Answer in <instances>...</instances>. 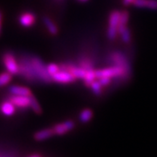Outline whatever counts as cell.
I'll return each mask as SVG.
<instances>
[{
    "mask_svg": "<svg viewBox=\"0 0 157 157\" xmlns=\"http://www.w3.org/2000/svg\"><path fill=\"white\" fill-rule=\"evenodd\" d=\"M16 107L10 100L4 101L0 104V113L6 117H11L15 113Z\"/></svg>",
    "mask_w": 157,
    "mask_h": 157,
    "instance_id": "cell-11",
    "label": "cell"
},
{
    "mask_svg": "<svg viewBox=\"0 0 157 157\" xmlns=\"http://www.w3.org/2000/svg\"><path fill=\"white\" fill-rule=\"evenodd\" d=\"M75 128V123L72 121H67L63 123L57 124L53 127L55 134L57 136H63L68 132L72 131Z\"/></svg>",
    "mask_w": 157,
    "mask_h": 157,
    "instance_id": "cell-8",
    "label": "cell"
},
{
    "mask_svg": "<svg viewBox=\"0 0 157 157\" xmlns=\"http://www.w3.org/2000/svg\"><path fill=\"white\" fill-rule=\"evenodd\" d=\"M119 34L121 36L122 41L124 43H129L131 42V32H130V30L127 26L124 28L123 30H122Z\"/></svg>",
    "mask_w": 157,
    "mask_h": 157,
    "instance_id": "cell-21",
    "label": "cell"
},
{
    "mask_svg": "<svg viewBox=\"0 0 157 157\" xmlns=\"http://www.w3.org/2000/svg\"><path fill=\"white\" fill-rule=\"evenodd\" d=\"M2 12L0 11V34L2 31Z\"/></svg>",
    "mask_w": 157,
    "mask_h": 157,
    "instance_id": "cell-26",
    "label": "cell"
},
{
    "mask_svg": "<svg viewBox=\"0 0 157 157\" xmlns=\"http://www.w3.org/2000/svg\"><path fill=\"white\" fill-rule=\"evenodd\" d=\"M129 74V72L116 66H112L111 67L96 70V75L98 79L100 78H104V77L110 78L111 79L112 78H127Z\"/></svg>",
    "mask_w": 157,
    "mask_h": 157,
    "instance_id": "cell-2",
    "label": "cell"
},
{
    "mask_svg": "<svg viewBox=\"0 0 157 157\" xmlns=\"http://www.w3.org/2000/svg\"><path fill=\"white\" fill-rule=\"evenodd\" d=\"M110 59H111V62L113 63V66L123 68L130 73L131 67H130L129 62L123 54L119 53V52H114L110 56Z\"/></svg>",
    "mask_w": 157,
    "mask_h": 157,
    "instance_id": "cell-7",
    "label": "cell"
},
{
    "mask_svg": "<svg viewBox=\"0 0 157 157\" xmlns=\"http://www.w3.org/2000/svg\"><path fill=\"white\" fill-rule=\"evenodd\" d=\"M19 74L23 78L28 82H34L36 80L35 74L32 67L30 58H21L19 60Z\"/></svg>",
    "mask_w": 157,
    "mask_h": 157,
    "instance_id": "cell-3",
    "label": "cell"
},
{
    "mask_svg": "<svg viewBox=\"0 0 157 157\" xmlns=\"http://www.w3.org/2000/svg\"><path fill=\"white\" fill-rule=\"evenodd\" d=\"M31 62L35 74L36 80H39L43 82H51L52 81V76L48 74L47 66L39 58L31 57Z\"/></svg>",
    "mask_w": 157,
    "mask_h": 157,
    "instance_id": "cell-1",
    "label": "cell"
},
{
    "mask_svg": "<svg viewBox=\"0 0 157 157\" xmlns=\"http://www.w3.org/2000/svg\"><path fill=\"white\" fill-rule=\"evenodd\" d=\"M96 70H94L93 69L92 70H87V73H86L85 78L84 79V82L85 83V85L88 87H89L91 86V84L94 82V81H96Z\"/></svg>",
    "mask_w": 157,
    "mask_h": 157,
    "instance_id": "cell-17",
    "label": "cell"
},
{
    "mask_svg": "<svg viewBox=\"0 0 157 157\" xmlns=\"http://www.w3.org/2000/svg\"><path fill=\"white\" fill-rule=\"evenodd\" d=\"M14 105L19 109H26L27 107H30V97H26V96H17L12 95L8 98Z\"/></svg>",
    "mask_w": 157,
    "mask_h": 157,
    "instance_id": "cell-9",
    "label": "cell"
},
{
    "mask_svg": "<svg viewBox=\"0 0 157 157\" xmlns=\"http://www.w3.org/2000/svg\"><path fill=\"white\" fill-rule=\"evenodd\" d=\"M2 62L6 71L12 75H17L19 73V61L16 59L15 56L11 52H6L2 54Z\"/></svg>",
    "mask_w": 157,
    "mask_h": 157,
    "instance_id": "cell-4",
    "label": "cell"
},
{
    "mask_svg": "<svg viewBox=\"0 0 157 157\" xmlns=\"http://www.w3.org/2000/svg\"><path fill=\"white\" fill-rule=\"evenodd\" d=\"M52 81L60 84H68L76 82V78L72 75L69 71L64 70H60L56 74L52 76Z\"/></svg>",
    "mask_w": 157,
    "mask_h": 157,
    "instance_id": "cell-6",
    "label": "cell"
},
{
    "mask_svg": "<svg viewBox=\"0 0 157 157\" xmlns=\"http://www.w3.org/2000/svg\"><path fill=\"white\" fill-rule=\"evenodd\" d=\"M28 157H42V156H41L40 155H39V154H34V155H31Z\"/></svg>",
    "mask_w": 157,
    "mask_h": 157,
    "instance_id": "cell-27",
    "label": "cell"
},
{
    "mask_svg": "<svg viewBox=\"0 0 157 157\" xmlns=\"http://www.w3.org/2000/svg\"><path fill=\"white\" fill-rule=\"evenodd\" d=\"M80 1H82V2H85V1H88V0H80Z\"/></svg>",
    "mask_w": 157,
    "mask_h": 157,
    "instance_id": "cell-28",
    "label": "cell"
},
{
    "mask_svg": "<svg viewBox=\"0 0 157 157\" xmlns=\"http://www.w3.org/2000/svg\"><path fill=\"white\" fill-rule=\"evenodd\" d=\"M134 1L135 0H123V3L125 5V6H129L131 4H133Z\"/></svg>",
    "mask_w": 157,
    "mask_h": 157,
    "instance_id": "cell-25",
    "label": "cell"
},
{
    "mask_svg": "<svg viewBox=\"0 0 157 157\" xmlns=\"http://www.w3.org/2000/svg\"><path fill=\"white\" fill-rule=\"evenodd\" d=\"M9 91L12 95L26 96V97H30L31 95H32L30 89H28L27 87H25V86H11L9 88Z\"/></svg>",
    "mask_w": 157,
    "mask_h": 157,
    "instance_id": "cell-13",
    "label": "cell"
},
{
    "mask_svg": "<svg viewBox=\"0 0 157 157\" xmlns=\"http://www.w3.org/2000/svg\"><path fill=\"white\" fill-rule=\"evenodd\" d=\"M43 23L51 34H52V35H56V34H58L59 30H58L57 26H56V23H55L50 18H48V17H44Z\"/></svg>",
    "mask_w": 157,
    "mask_h": 157,
    "instance_id": "cell-15",
    "label": "cell"
},
{
    "mask_svg": "<svg viewBox=\"0 0 157 157\" xmlns=\"http://www.w3.org/2000/svg\"><path fill=\"white\" fill-rule=\"evenodd\" d=\"M98 81L100 82V83L101 84V86H103V87H105V86H109L110 84H111V78H107V77H104V78H99Z\"/></svg>",
    "mask_w": 157,
    "mask_h": 157,
    "instance_id": "cell-24",
    "label": "cell"
},
{
    "mask_svg": "<svg viewBox=\"0 0 157 157\" xmlns=\"http://www.w3.org/2000/svg\"><path fill=\"white\" fill-rule=\"evenodd\" d=\"M133 5L136 7L157 10V0H135Z\"/></svg>",
    "mask_w": 157,
    "mask_h": 157,
    "instance_id": "cell-14",
    "label": "cell"
},
{
    "mask_svg": "<svg viewBox=\"0 0 157 157\" xmlns=\"http://www.w3.org/2000/svg\"><path fill=\"white\" fill-rule=\"evenodd\" d=\"M30 107L31 108V109L35 113H41L42 109H41V106L39 104L38 101L36 100L33 95L30 96Z\"/></svg>",
    "mask_w": 157,
    "mask_h": 157,
    "instance_id": "cell-19",
    "label": "cell"
},
{
    "mask_svg": "<svg viewBox=\"0 0 157 157\" xmlns=\"http://www.w3.org/2000/svg\"><path fill=\"white\" fill-rule=\"evenodd\" d=\"M120 11L114 10L110 14L108 18V28H107V37L111 40H114L118 35Z\"/></svg>",
    "mask_w": 157,
    "mask_h": 157,
    "instance_id": "cell-5",
    "label": "cell"
},
{
    "mask_svg": "<svg viewBox=\"0 0 157 157\" xmlns=\"http://www.w3.org/2000/svg\"><path fill=\"white\" fill-rule=\"evenodd\" d=\"M36 18L33 13L29 11L23 12L19 17V22L23 27H31L35 23Z\"/></svg>",
    "mask_w": 157,
    "mask_h": 157,
    "instance_id": "cell-10",
    "label": "cell"
},
{
    "mask_svg": "<svg viewBox=\"0 0 157 157\" xmlns=\"http://www.w3.org/2000/svg\"><path fill=\"white\" fill-rule=\"evenodd\" d=\"M47 70H48V74H50L51 76H52L55 74H56L58 71H60V66L59 65H57V64L51 63L47 66Z\"/></svg>",
    "mask_w": 157,
    "mask_h": 157,
    "instance_id": "cell-23",
    "label": "cell"
},
{
    "mask_svg": "<svg viewBox=\"0 0 157 157\" xmlns=\"http://www.w3.org/2000/svg\"><path fill=\"white\" fill-rule=\"evenodd\" d=\"M93 117V112L90 109H85L80 113V121L82 123H88L92 120Z\"/></svg>",
    "mask_w": 157,
    "mask_h": 157,
    "instance_id": "cell-16",
    "label": "cell"
},
{
    "mask_svg": "<svg viewBox=\"0 0 157 157\" xmlns=\"http://www.w3.org/2000/svg\"><path fill=\"white\" fill-rule=\"evenodd\" d=\"M79 64H80L79 66H80V67H82L86 70H92L93 69V63H92V60L90 59V58H82V59H80Z\"/></svg>",
    "mask_w": 157,
    "mask_h": 157,
    "instance_id": "cell-20",
    "label": "cell"
},
{
    "mask_svg": "<svg viewBox=\"0 0 157 157\" xmlns=\"http://www.w3.org/2000/svg\"><path fill=\"white\" fill-rule=\"evenodd\" d=\"M55 135L56 134H55L53 128H45V129L37 132L36 133H35L34 138L37 141H43L45 140L50 139Z\"/></svg>",
    "mask_w": 157,
    "mask_h": 157,
    "instance_id": "cell-12",
    "label": "cell"
},
{
    "mask_svg": "<svg viewBox=\"0 0 157 157\" xmlns=\"http://www.w3.org/2000/svg\"><path fill=\"white\" fill-rule=\"evenodd\" d=\"M89 87L92 89V92H93L96 95H100V94H101L102 88H103V86H101V84L100 83L99 81H94V82L91 84V86H90Z\"/></svg>",
    "mask_w": 157,
    "mask_h": 157,
    "instance_id": "cell-22",
    "label": "cell"
},
{
    "mask_svg": "<svg viewBox=\"0 0 157 157\" xmlns=\"http://www.w3.org/2000/svg\"><path fill=\"white\" fill-rule=\"evenodd\" d=\"M12 80V74L9 72H3L0 74V87L6 86Z\"/></svg>",
    "mask_w": 157,
    "mask_h": 157,
    "instance_id": "cell-18",
    "label": "cell"
}]
</instances>
